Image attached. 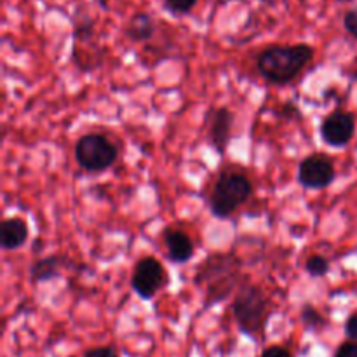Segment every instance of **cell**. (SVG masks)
<instances>
[{
    "mask_svg": "<svg viewBox=\"0 0 357 357\" xmlns=\"http://www.w3.org/2000/svg\"><path fill=\"white\" fill-rule=\"evenodd\" d=\"M232 124H234V114L229 108H216L211 112L209 117V145L216 150V153L223 155L227 152V146L230 143V136H232Z\"/></svg>",
    "mask_w": 357,
    "mask_h": 357,
    "instance_id": "obj_9",
    "label": "cell"
},
{
    "mask_svg": "<svg viewBox=\"0 0 357 357\" xmlns=\"http://www.w3.org/2000/svg\"><path fill=\"white\" fill-rule=\"evenodd\" d=\"M264 2H267V3H274L275 0H264Z\"/></svg>",
    "mask_w": 357,
    "mask_h": 357,
    "instance_id": "obj_24",
    "label": "cell"
},
{
    "mask_svg": "<svg viewBox=\"0 0 357 357\" xmlns=\"http://www.w3.org/2000/svg\"><path fill=\"white\" fill-rule=\"evenodd\" d=\"M28 241V225L17 216L6 218L0 225V246L6 251L20 250Z\"/></svg>",
    "mask_w": 357,
    "mask_h": 357,
    "instance_id": "obj_11",
    "label": "cell"
},
{
    "mask_svg": "<svg viewBox=\"0 0 357 357\" xmlns=\"http://www.w3.org/2000/svg\"><path fill=\"white\" fill-rule=\"evenodd\" d=\"M305 271L312 278H324L328 271H330V264H328V260L323 255H312V257L307 258Z\"/></svg>",
    "mask_w": 357,
    "mask_h": 357,
    "instance_id": "obj_15",
    "label": "cell"
},
{
    "mask_svg": "<svg viewBox=\"0 0 357 357\" xmlns=\"http://www.w3.org/2000/svg\"><path fill=\"white\" fill-rule=\"evenodd\" d=\"M68 265V260L65 257H58V255H51L47 258L35 261L30 267V279L33 282H45L51 279L58 278L61 274L63 268Z\"/></svg>",
    "mask_w": 357,
    "mask_h": 357,
    "instance_id": "obj_13",
    "label": "cell"
},
{
    "mask_svg": "<svg viewBox=\"0 0 357 357\" xmlns=\"http://www.w3.org/2000/svg\"><path fill=\"white\" fill-rule=\"evenodd\" d=\"M232 310L239 330L248 337H257L258 333L264 331L265 324L271 317L272 305L267 295L258 286L248 284L243 286L237 293Z\"/></svg>",
    "mask_w": 357,
    "mask_h": 357,
    "instance_id": "obj_3",
    "label": "cell"
},
{
    "mask_svg": "<svg viewBox=\"0 0 357 357\" xmlns=\"http://www.w3.org/2000/svg\"><path fill=\"white\" fill-rule=\"evenodd\" d=\"M251 194H253V185L244 174H222L209 197V211L216 218H229L239 206L248 202Z\"/></svg>",
    "mask_w": 357,
    "mask_h": 357,
    "instance_id": "obj_4",
    "label": "cell"
},
{
    "mask_svg": "<svg viewBox=\"0 0 357 357\" xmlns=\"http://www.w3.org/2000/svg\"><path fill=\"white\" fill-rule=\"evenodd\" d=\"M117 146L103 135L89 132L79 138L75 145V159L82 169L101 173L110 169L117 160Z\"/></svg>",
    "mask_w": 357,
    "mask_h": 357,
    "instance_id": "obj_5",
    "label": "cell"
},
{
    "mask_svg": "<svg viewBox=\"0 0 357 357\" xmlns=\"http://www.w3.org/2000/svg\"><path fill=\"white\" fill-rule=\"evenodd\" d=\"M241 261L234 255H213L206 258L195 274V284L204 291L206 307L225 300L239 281Z\"/></svg>",
    "mask_w": 357,
    "mask_h": 357,
    "instance_id": "obj_2",
    "label": "cell"
},
{
    "mask_svg": "<svg viewBox=\"0 0 357 357\" xmlns=\"http://www.w3.org/2000/svg\"><path fill=\"white\" fill-rule=\"evenodd\" d=\"M199 0H162L164 9L173 16H187L195 9Z\"/></svg>",
    "mask_w": 357,
    "mask_h": 357,
    "instance_id": "obj_14",
    "label": "cell"
},
{
    "mask_svg": "<svg viewBox=\"0 0 357 357\" xmlns=\"http://www.w3.org/2000/svg\"><path fill=\"white\" fill-rule=\"evenodd\" d=\"M333 357H357V342L347 340L337 349Z\"/></svg>",
    "mask_w": 357,
    "mask_h": 357,
    "instance_id": "obj_19",
    "label": "cell"
},
{
    "mask_svg": "<svg viewBox=\"0 0 357 357\" xmlns=\"http://www.w3.org/2000/svg\"><path fill=\"white\" fill-rule=\"evenodd\" d=\"M302 321L305 324V328H309V330H317L319 326H323L324 317L312 305H305L302 309Z\"/></svg>",
    "mask_w": 357,
    "mask_h": 357,
    "instance_id": "obj_16",
    "label": "cell"
},
{
    "mask_svg": "<svg viewBox=\"0 0 357 357\" xmlns=\"http://www.w3.org/2000/svg\"><path fill=\"white\" fill-rule=\"evenodd\" d=\"M77 40H89L94 35V21L91 17H82L79 23H75V31H73Z\"/></svg>",
    "mask_w": 357,
    "mask_h": 357,
    "instance_id": "obj_17",
    "label": "cell"
},
{
    "mask_svg": "<svg viewBox=\"0 0 357 357\" xmlns=\"http://www.w3.org/2000/svg\"><path fill=\"white\" fill-rule=\"evenodd\" d=\"M167 281L162 264L153 257H145L136 264L131 278L132 291L142 300H152Z\"/></svg>",
    "mask_w": 357,
    "mask_h": 357,
    "instance_id": "obj_6",
    "label": "cell"
},
{
    "mask_svg": "<svg viewBox=\"0 0 357 357\" xmlns=\"http://www.w3.org/2000/svg\"><path fill=\"white\" fill-rule=\"evenodd\" d=\"M335 166L328 157L309 155L298 166V181L309 190H323L335 181Z\"/></svg>",
    "mask_w": 357,
    "mask_h": 357,
    "instance_id": "obj_7",
    "label": "cell"
},
{
    "mask_svg": "<svg viewBox=\"0 0 357 357\" xmlns=\"http://www.w3.org/2000/svg\"><path fill=\"white\" fill-rule=\"evenodd\" d=\"M164 243L167 248V257L174 264H187L194 257V243L181 230L169 229L164 234Z\"/></svg>",
    "mask_w": 357,
    "mask_h": 357,
    "instance_id": "obj_10",
    "label": "cell"
},
{
    "mask_svg": "<svg viewBox=\"0 0 357 357\" xmlns=\"http://www.w3.org/2000/svg\"><path fill=\"white\" fill-rule=\"evenodd\" d=\"M344 28L351 37L357 38V6L351 7V9L344 14Z\"/></svg>",
    "mask_w": 357,
    "mask_h": 357,
    "instance_id": "obj_18",
    "label": "cell"
},
{
    "mask_svg": "<svg viewBox=\"0 0 357 357\" xmlns=\"http://www.w3.org/2000/svg\"><path fill=\"white\" fill-rule=\"evenodd\" d=\"M352 79H354V80H356V82H357V68L354 70V73H352Z\"/></svg>",
    "mask_w": 357,
    "mask_h": 357,
    "instance_id": "obj_23",
    "label": "cell"
},
{
    "mask_svg": "<svg viewBox=\"0 0 357 357\" xmlns=\"http://www.w3.org/2000/svg\"><path fill=\"white\" fill-rule=\"evenodd\" d=\"M345 335H347L349 340H354L357 342V312L352 314V316H349V319L345 321Z\"/></svg>",
    "mask_w": 357,
    "mask_h": 357,
    "instance_id": "obj_21",
    "label": "cell"
},
{
    "mask_svg": "<svg viewBox=\"0 0 357 357\" xmlns=\"http://www.w3.org/2000/svg\"><path fill=\"white\" fill-rule=\"evenodd\" d=\"M314 49L309 44L271 45L258 54L257 68L272 84H288L312 63Z\"/></svg>",
    "mask_w": 357,
    "mask_h": 357,
    "instance_id": "obj_1",
    "label": "cell"
},
{
    "mask_svg": "<svg viewBox=\"0 0 357 357\" xmlns=\"http://www.w3.org/2000/svg\"><path fill=\"white\" fill-rule=\"evenodd\" d=\"M261 357H293V356L289 354L288 349L281 347V345H271V347H267L264 352H261Z\"/></svg>",
    "mask_w": 357,
    "mask_h": 357,
    "instance_id": "obj_22",
    "label": "cell"
},
{
    "mask_svg": "<svg viewBox=\"0 0 357 357\" xmlns=\"http://www.w3.org/2000/svg\"><path fill=\"white\" fill-rule=\"evenodd\" d=\"M155 20L150 16L149 13H139L132 14L129 23L126 24V37L131 42H146L155 35Z\"/></svg>",
    "mask_w": 357,
    "mask_h": 357,
    "instance_id": "obj_12",
    "label": "cell"
},
{
    "mask_svg": "<svg viewBox=\"0 0 357 357\" xmlns=\"http://www.w3.org/2000/svg\"><path fill=\"white\" fill-rule=\"evenodd\" d=\"M84 357H121L114 347H94L84 354Z\"/></svg>",
    "mask_w": 357,
    "mask_h": 357,
    "instance_id": "obj_20",
    "label": "cell"
},
{
    "mask_svg": "<svg viewBox=\"0 0 357 357\" xmlns=\"http://www.w3.org/2000/svg\"><path fill=\"white\" fill-rule=\"evenodd\" d=\"M356 132V119L349 112L337 110L328 115L321 124V138L330 146L340 149L351 143Z\"/></svg>",
    "mask_w": 357,
    "mask_h": 357,
    "instance_id": "obj_8",
    "label": "cell"
}]
</instances>
